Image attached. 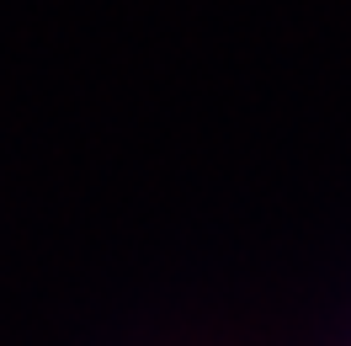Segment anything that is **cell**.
Wrapping results in <instances>:
<instances>
[]
</instances>
